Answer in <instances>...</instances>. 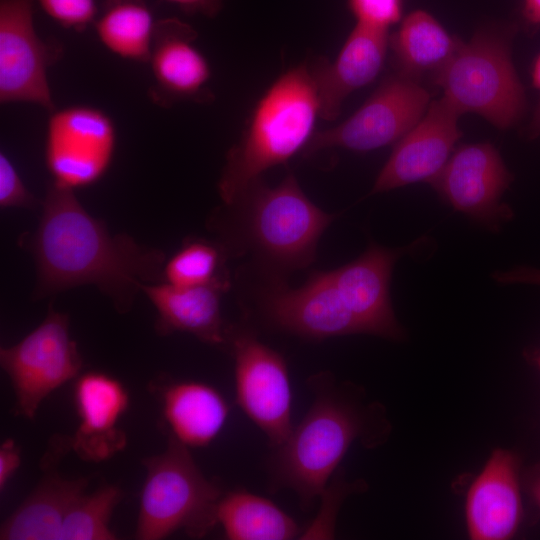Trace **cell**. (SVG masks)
I'll list each match as a JSON object with an SVG mask.
<instances>
[{"label": "cell", "mask_w": 540, "mask_h": 540, "mask_svg": "<svg viewBox=\"0 0 540 540\" xmlns=\"http://www.w3.org/2000/svg\"><path fill=\"white\" fill-rule=\"evenodd\" d=\"M27 246L36 263V298L93 285L125 312L143 284L163 279L162 251L139 245L125 234L111 235L85 210L74 190L53 181Z\"/></svg>", "instance_id": "6da1fadb"}, {"label": "cell", "mask_w": 540, "mask_h": 540, "mask_svg": "<svg viewBox=\"0 0 540 540\" xmlns=\"http://www.w3.org/2000/svg\"><path fill=\"white\" fill-rule=\"evenodd\" d=\"M307 385L313 393L308 411L266 463L269 490H291L304 510L320 498L351 446L376 445L387 426L380 406L331 373L311 375Z\"/></svg>", "instance_id": "7a4b0ae2"}, {"label": "cell", "mask_w": 540, "mask_h": 540, "mask_svg": "<svg viewBox=\"0 0 540 540\" xmlns=\"http://www.w3.org/2000/svg\"><path fill=\"white\" fill-rule=\"evenodd\" d=\"M335 217L313 203L289 173L274 187L261 178L253 181L210 224L227 257L251 255L262 275L285 279L314 261Z\"/></svg>", "instance_id": "3957f363"}, {"label": "cell", "mask_w": 540, "mask_h": 540, "mask_svg": "<svg viewBox=\"0 0 540 540\" xmlns=\"http://www.w3.org/2000/svg\"><path fill=\"white\" fill-rule=\"evenodd\" d=\"M320 102L306 64L280 75L254 107L240 140L232 146L218 183L224 204L268 169L304 150L314 135Z\"/></svg>", "instance_id": "277c9868"}, {"label": "cell", "mask_w": 540, "mask_h": 540, "mask_svg": "<svg viewBox=\"0 0 540 540\" xmlns=\"http://www.w3.org/2000/svg\"><path fill=\"white\" fill-rule=\"evenodd\" d=\"M143 465L136 539L160 540L177 531L198 539L214 529L223 490L203 474L187 446L169 436L166 449Z\"/></svg>", "instance_id": "5b68a950"}, {"label": "cell", "mask_w": 540, "mask_h": 540, "mask_svg": "<svg viewBox=\"0 0 540 540\" xmlns=\"http://www.w3.org/2000/svg\"><path fill=\"white\" fill-rule=\"evenodd\" d=\"M445 98L461 115L479 114L499 129L523 116L526 99L512 62L509 38L495 30H481L461 42L434 78Z\"/></svg>", "instance_id": "8992f818"}, {"label": "cell", "mask_w": 540, "mask_h": 540, "mask_svg": "<svg viewBox=\"0 0 540 540\" xmlns=\"http://www.w3.org/2000/svg\"><path fill=\"white\" fill-rule=\"evenodd\" d=\"M245 314L261 326L309 341L364 334L330 271L314 272L299 287L262 275Z\"/></svg>", "instance_id": "52a82bcc"}, {"label": "cell", "mask_w": 540, "mask_h": 540, "mask_svg": "<svg viewBox=\"0 0 540 540\" xmlns=\"http://www.w3.org/2000/svg\"><path fill=\"white\" fill-rule=\"evenodd\" d=\"M225 349L234 362L236 402L266 435L280 446L292 424V390L285 358L263 343L248 323L230 324Z\"/></svg>", "instance_id": "ba28073f"}, {"label": "cell", "mask_w": 540, "mask_h": 540, "mask_svg": "<svg viewBox=\"0 0 540 540\" xmlns=\"http://www.w3.org/2000/svg\"><path fill=\"white\" fill-rule=\"evenodd\" d=\"M0 364L14 391L15 414L33 419L43 400L82 369L68 316L50 307L33 331L18 343L1 348Z\"/></svg>", "instance_id": "9c48e42d"}, {"label": "cell", "mask_w": 540, "mask_h": 540, "mask_svg": "<svg viewBox=\"0 0 540 540\" xmlns=\"http://www.w3.org/2000/svg\"><path fill=\"white\" fill-rule=\"evenodd\" d=\"M429 104L430 95L419 81L396 72L344 122L314 133L303 155L328 148L367 152L395 144L422 118Z\"/></svg>", "instance_id": "30bf717a"}, {"label": "cell", "mask_w": 540, "mask_h": 540, "mask_svg": "<svg viewBox=\"0 0 540 540\" xmlns=\"http://www.w3.org/2000/svg\"><path fill=\"white\" fill-rule=\"evenodd\" d=\"M33 3L0 0V102L31 103L51 113L56 107L47 70L64 50L60 41L37 34Z\"/></svg>", "instance_id": "8fae6325"}, {"label": "cell", "mask_w": 540, "mask_h": 540, "mask_svg": "<svg viewBox=\"0 0 540 540\" xmlns=\"http://www.w3.org/2000/svg\"><path fill=\"white\" fill-rule=\"evenodd\" d=\"M115 148V125L103 111L76 105L50 113L45 162L55 184L74 190L97 182Z\"/></svg>", "instance_id": "7c38bea8"}, {"label": "cell", "mask_w": 540, "mask_h": 540, "mask_svg": "<svg viewBox=\"0 0 540 540\" xmlns=\"http://www.w3.org/2000/svg\"><path fill=\"white\" fill-rule=\"evenodd\" d=\"M512 182L499 151L489 142L465 144L451 154L432 186L455 210L496 230L512 217L501 202Z\"/></svg>", "instance_id": "4fadbf2b"}, {"label": "cell", "mask_w": 540, "mask_h": 540, "mask_svg": "<svg viewBox=\"0 0 540 540\" xmlns=\"http://www.w3.org/2000/svg\"><path fill=\"white\" fill-rule=\"evenodd\" d=\"M520 456L494 448L470 483L464 500V522L470 540H510L524 519Z\"/></svg>", "instance_id": "5bb4252c"}, {"label": "cell", "mask_w": 540, "mask_h": 540, "mask_svg": "<svg viewBox=\"0 0 540 540\" xmlns=\"http://www.w3.org/2000/svg\"><path fill=\"white\" fill-rule=\"evenodd\" d=\"M461 114L445 99L430 102L422 118L395 143L380 170L372 193H380L439 175L461 137Z\"/></svg>", "instance_id": "9a60e30c"}, {"label": "cell", "mask_w": 540, "mask_h": 540, "mask_svg": "<svg viewBox=\"0 0 540 540\" xmlns=\"http://www.w3.org/2000/svg\"><path fill=\"white\" fill-rule=\"evenodd\" d=\"M196 30L176 17L156 21L149 63L154 79L150 99L169 108L177 102H206L211 69L205 56L193 44Z\"/></svg>", "instance_id": "2e32d148"}, {"label": "cell", "mask_w": 540, "mask_h": 540, "mask_svg": "<svg viewBox=\"0 0 540 540\" xmlns=\"http://www.w3.org/2000/svg\"><path fill=\"white\" fill-rule=\"evenodd\" d=\"M410 247L391 249L372 242L355 260L330 270L345 303L364 334L400 341L405 331L390 298L393 267Z\"/></svg>", "instance_id": "e0dca14e"}, {"label": "cell", "mask_w": 540, "mask_h": 540, "mask_svg": "<svg viewBox=\"0 0 540 540\" xmlns=\"http://www.w3.org/2000/svg\"><path fill=\"white\" fill-rule=\"evenodd\" d=\"M74 401L79 426L69 439L70 449L91 462L124 449L126 437L117 424L129 406V394L121 381L103 372H86L76 380Z\"/></svg>", "instance_id": "ac0fdd59"}, {"label": "cell", "mask_w": 540, "mask_h": 540, "mask_svg": "<svg viewBox=\"0 0 540 540\" xmlns=\"http://www.w3.org/2000/svg\"><path fill=\"white\" fill-rule=\"evenodd\" d=\"M389 47L387 30L357 24L333 62L318 58L309 69L320 102V117L335 120L346 97L380 73Z\"/></svg>", "instance_id": "d6986e66"}, {"label": "cell", "mask_w": 540, "mask_h": 540, "mask_svg": "<svg viewBox=\"0 0 540 540\" xmlns=\"http://www.w3.org/2000/svg\"><path fill=\"white\" fill-rule=\"evenodd\" d=\"M230 286L228 275L201 286L143 284L141 291L157 311L160 334L186 332L204 343L225 348L230 324L221 315V297Z\"/></svg>", "instance_id": "ffe728a7"}, {"label": "cell", "mask_w": 540, "mask_h": 540, "mask_svg": "<svg viewBox=\"0 0 540 540\" xmlns=\"http://www.w3.org/2000/svg\"><path fill=\"white\" fill-rule=\"evenodd\" d=\"M44 462L48 471L32 493L2 523V540H59L64 519L74 502L87 491L88 479H68L53 468L57 456L70 449L58 439Z\"/></svg>", "instance_id": "44dd1931"}, {"label": "cell", "mask_w": 540, "mask_h": 540, "mask_svg": "<svg viewBox=\"0 0 540 540\" xmlns=\"http://www.w3.org/2000/svg\"><path fill=\"white\" fill-rule=\"evenodd\" d=\"M163 419L171 437L188 448L205 447L222 431L230 407L214 386L172 380L159 388Z\"/></svg>", "instance_id": "7402d4cb"}, {"label": "cell", "mask_w": 540, "mask_h": 540, "mask_svg": "<svg viewBox=\"0 0 540 540\" xmlns=\"http://www.w3.org/2000/svg\"><path fill=\"white\" fill-rule=\"evenodd\" d=\"M459 44L458 38L424 10L408 14L389 38L397 72L419 82L428 75L434 80Z\"/></svg>", "instance_id": "603a6c76"}, {"label": "cell", "mask_w": 540, "mask_h": 540, "mask_svg": "<svg viewBox=\"0 0 540 540\" xmlns=\"http://www.w3.org/2000/svg\"><path fill=\"white\" fill-rule=\"evenodd\" d=\"M217 521L228 540L299 539L303 529L272 500L244 488L223 492Z\"/></svg>", "instance_id": "cb8c5ba5"}, {"label": "cell", "mask_w": 540, "mask_h": 540, "mask_svg": "<svg viewBox=\"0 0 540 540\" xmlns=\"http://www.w3.org/2000/svg\"><path fill=\"white\" fill-rule=\"evenodd\" d=\"M93 24L98 39L110 52L149 63L156 21L144 0H103Z\"/></svg>", "instance_id": "d4e9b609"}, {"label": "cell", "mask_w": 540, "mask_h": 540, "mask_svg": "<svg viewBox=\"0 0 540 540\" xmlns=\"http://www.w3.org/2000/svg\"><path fill=\"white\" fill-rule=\"evenodd\" d=\"M119 487L105 484L91 493L84 492L68 511L59 540H114L110 528L114 509L122 499Z\"/></svg>", "instance_id": "484cf974"}, {"label": "cell", "mask_w": 540, "mask_h": 540, "mask_svg": "<svg viewBox=\"0 0 540 540\" xmlns=\"http://www.w3.org/2000/svg\"><path fill=\"white\" fill-rule=\"evenodd\" d=\"M226 254L217 244L204 240H188L163 268V282L177 287L209 284L226 275Z\"/></svg>", "instance_id": "4316f807"}, {"label": "cell", "mask_w": 540, "mask_h": 540, "mask_svg": "<svg viewBox=\"0 0 540 540\" xmlns=\"http://www.w3.org/2000/svg\"><path fill=\"white\" fill-rule=\"evenodd\" d=\"M365 483L347 482L339 474L334 481L330 480L321 494L322 507L313 521L302 529L299 539H332L335 536V523L338 511L344 499L364 489Z\"/></svg>", "instance_id": "83f0119b"}, {"label": "cell", "mask_w": 540, "mask_h": 540, "mask_svg": "<svg viewBox=\"0 0 540 540\" xmlns=\"http://www.w3.org/2000/svg\"><path fill=\"white\" fill-rule=\"evenodd\" d=\"M42 10L66 29L84 31L98 15L95 0H36Z\"/></svg>", "instance_id": "f1b7e54d"}, {"label": "cell", "mask_w": 540, "mask_h": 540, "mask_svg": "<svg viewBox=\"0 0 540 540\" xmlns=\"http://www.w3.org/2000/svg\"><path fill=\"white\" fill-rule=\"evenodd\" d=\"M357 24L388 30L401 19V0H348Z\"/></svg>", "instance_id": "f546056e"}, {"label": "cell", "mask_w": 540, "mask_h": 540, "mask_svg": "<svg viewBox=\"0 0 540 540\" xmlns=\"http://www.w3.org/2000/svg\"><path fill=\"white\" fill-rule=\"evenodd\" d=\"M37 200L29 192L13 163L0 153V206L1 208H33Z\"/></svg>", "instance_id": "4dcf8cb0"}, {"label": "cell", "mask_w": 540, "mask_h": 540, "mask_svg": "<svg viewBox=\"0 0 540 540\" xmlns=\"http://www.w3.org/2000/svg\"><path fill=\"white\" fill-rule=\"evenodd\" d=\"M21 465V448L13 439H6L0 446V490L5 489L8 482Z\"/></svg>", "instance_id": "1f68e13d"}, {"label": "cell", "mask_w": 540, "mask_h": 540, "mask_svg": "<svg viewBox=\"0 0 540 540\" xmlns=\"http://www.w3.org/2000/svg\"><path fill=\"white\" fill-rule=\"evenodd\" d=\"M495 281L502 284H528L540 286V269L530 266H518L507 271H496Z\"/></svg>", "instance_id": "d6a6232c"}, {"label": "cell", "mask_w": 540, "mask_h": 540, "mask_svg": "<svg viewBox=\"0 0 540 540\" xmlns=\"http://www.w3.org/2000/svg\"><path fill=\"white\" fill-rule=\"evenodd\" d=\"M177 5L186 14H201L214 18L222 9L225 0H165Z\"/></svg>", "instance_id": "836d02e7"}, {"label": "cell", "mask_w": 540, "mask_h": 540, "mask_svg": "<svg viewBox=\"0 0 540 540\" xmlns=\"http://www.w3.org/2000/svg\"><path fill=\"white\" fill-rule=\"evenodd\" d=\"M523 14L529 22L540 24V0H524Z\"/></svg>", "instance_id": "e575fe53"}, {"label": "cell", "mask_w": 540, "mask_h": 540, "mask_svg": "<svg viewBox=\"0 0 540 540\" xmlns=\"http://www.w3.org/2000/svg\"><path fill=\"white\" fill-rule=\"evenodd\" d=\"M528 493L540 510V471L533 474L527 483Z\"/></svg>", "instance_id": "d590c367"}, {"label": "cell", "mask_w": 540, "mask_h": 540, "mask_svg": "<svg viewBox=\"0 0 540 540\" xmlns=\"http://www.w3.org/2000/svg\"><path fill=\"white\" fill-rule=\"evenodd\" d=\"M532 85L540 90V53L533 62L531 69Z\"/></svg>", "instance_id": "8d00e7d4"}, {"label": "cell", "mask_w": 540, "mask_h": 540, "mask_svg": "<svg viewBox=\"0 0 540 540\" xmlns=\"http://www.w3.org/2000/svg\"><path fill=\"white\" fill-rule=\"evenodd\" d=\"M533 132L540 133V104L538 105L532 122Z\"/></svg>", "instance_id": "74e56055"}, {"label": "cell", "mask_w": 540, "mask_h": 540, "mask_svg": "<svg viewBox=\"0 0 540 540\" xmlns=\"http://www.w3.org/2000/svg\"><path fill=\"white\" fill-rule=\"evenodd\" d=\"M534 362H535V365H536L537 369L540 372V350L537 352V354H536V356L534 358Z\"/></svg>", "instance_id": "f35d334b"}]
</instances>
